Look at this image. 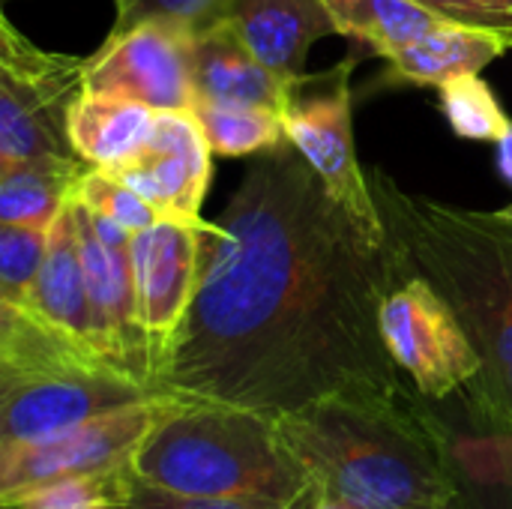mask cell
<instances>
[{
    "label": "cell",
    "mask_w": 512,
    "mask_h": 509,
    "mask_svg": "<svg viewBox=\"0 0 512 509\" xmlns=\"http://www.w3.org/2000/svg\"><path fill=\"white\" fill-rule=\"evenodd\" d=\"M399 282L372 237L285 141L213 219L201 279L153 390L273 420L333 396L408 399L381 303Z\"/></svg>",
    "instance_id": "obj_1"
},
{
    "label": "cell",
    "mask_w": 512,
    "mask_h": 509,
    "mask_svg": "<svg viewBox=\"0 0 512 509\" xmlns=\"http://www.w3.org/2000/svg\"><path fill=\"white\" fill-rule=\"evenodd\" d=\"M369 186L399 279H426L483 357V372L462 390L468 414L512 432V222L405 192L381 168L369 171Z\"/></svg>",
    "instance_id": "obj_2"
},
{
    "label": "cell",
    "mask_w": 512,
    "mask_h": 509,
    "mask_svg": "<svg viewBox=\"0 0 512 509\" xmlns=\"http://www.w3.org/2000/svg\"><path fill=\"white\" fill-rule=\"evenodd\" d=\"M285 450L330 501L354 509H450L459 486L426 399L333 396L276 420Z\"/></svg>",
    "instance_id": "obj_3"
},
{
    "label": "cell",
    "mask_w": 512,
    "mask_h": 509,
    "mask_svg": "<svg viewBox=\"0 0 512 509\" xmlns=\"http://www.w3.org/2000/svg\"><path fill=\"white\" fill-rule=\"evenodd\" d=\"M132 474L180 495L291 504L312 483L258 411L180 402L135 450Z\"/></svg>",
    "instance_id": "obj_4"
},
{
    "label": "cell",
    "mask_w": 512,
    "mask_h": 509,
    "mask_svg": "<svg viewBox=\"0 0 512 509\" xmlns=\"http://www.w3.org/2000/svg\"><path fill=\"white\" fill-rule=\"evenodd\" d=\"M87 57L42 51L0 18V168L63 156L81 159L69 141V114L84 93Z\"/></svg>",
    "instance_id": "obj_5"
},
{
    "label": "cell",
    "mask_w": 512,
    "mask_h": 509,
    "mask_svg": "<svg viewBox=\"0 0 512 509\" xmlns=\"http://www.w3.org/2000/svg\"><path fill=\"white\" fill-rule=\"evenodd\" d=\"M357 54L345 57L327 72L297 75L285 87L282 120L288 141L318 171L327 192L360 222L372 237L387 240L384 219L378 213L369 174H363L354 153L351 129V72Z\"/></svg>",
    "instance_id": "obj_6"
},
{
    "label": "cell",
    "mask_w": 512,
    "mask_h": 509,
    "mask_svg": "<svg viewBox=\"0 0 512 509\" xmlns=\"http://www.w3.org/2000/svg\"><path fill=\"white\" fill-rule=\"evenodd\" d=\"M180 402L183 399L159 393L42 441L0 444V504L9 507L21 495L57 480L108 474L129 465L141 441Z\"/></svg>",
    "instance_id": "obj_7"
},
{
    "label": "cell",
    "mask_w": 512,
    "mask_h": 509,
    "mask_svg": "<svg viewBox=\"0 0 512 509\" xmlns=\"http://www.w3.org/2000/svg\"><path fill=\"white\" fill-rule=\"evenodd\" d=\"M384 342L426 402H444L483 372V357L453 306L420 276H402L381 303Z\"/></svg>",
    "instance_id": "obj_8"
},
{
    "label": "cell",
    "mask_w": 512,
    "mask_h": 509,
    "mask_svg": "<svg viewBox=\"0 0 512 509\" xmlns=\"http://www.w3.org/2000/svg\"><path fill=\"white\" fill-rule=\"evenodd\" d=\"M72 219L78 231L99 354L117 372L153 390L150 351L138 321V297H135V276H132V234L114 225L111 219L93 213L75 195H72Z\"/></svg>",
    "instance_id": "obj_9"
},
{
    "label": "cell",
    "mask_w": 512,
    "mask_h": 509,
    "mask_svg": "<svg viewBox=\"0 0 512 509\" xmlns=\"http://www.w3.org/2000/svg\"><path fill=\"white\" fill-rule=\"evenodd\" d=\"M150 396L159 393L108 369L0 375V444L42 441Z\"/></svg>",
    "instance_id": "obj_10"
},
{
    "label": "cell",
    "mask_w": 512,
    "mask_h": 509,
    "mask_svg": "<svg viewBox=\"0 0 512 509\" xmlns=\"http://www.w3.org/2000/svg\"><path fill=\"white\" fill-rule=\"evenodd\" d=\"M195 33L168 21H144L108 36L84 66V90L114 93L153 111H192Z\"/></svg>",
    "instance_id": "obj_11"
},
{
    "label": "cell",
    "mask_w": 512,
    "mask_h": 509,
    "mask_svg": "<svg viewBox=\"0 0 512 509\" xmlns=\"http://www.w3.org/2000/svg\"><path fill=\"white\" fill-rule=\"evenodd\" d=\"M213 222L156 219L132 234V276L138 297V321L150 351V372L165 360V351L180 330L204 264V240Z\"/></svg>",
    "instance_id": "obj_12"
},
{
    "label": "cell",
    "mask_w": 512,
    "mask_h": 509,
    "mask_svg": "<svg viewBox=\"0 0 512 509\" xmlns=\"http://www.w3.org/2000/svg\"><path fill=\"white\" fill-rule=\"evenodd\" d=\"M210 141L192 111H156L150 138L111 171L132 186L162 219L204 222L201 201L210 186Z\"/></svg>",
    "instance_id": "obj_13"
},
{
    "label": "cell",
    "mask_w": 512,
    "mask_h": 509,
    "mask_svg": "<svg viewBox=\"0 0 512 509\" xmlns=\"http://www.w3.org/2000/svg\"><path fill=\"white\" fill-rule=\"evenodd\" d=\"M21 309H27L33 318H39L45 327H51L54 333L69 339L75 348H81L93 360L111 366L99 354L96 333H93L81 246H78V231H75V219H72V201L51 225V243H48L45 264H42L27 300L21 303Z\"/></svg>",
    "instance_id": "obj_14"
},
{
    "label": "cell",
    "mask_w": 512,
    "mask_h": 509,
    "mask_svg": "<svg viewBox=\"0 0 512 509\" xmlns=\"http://www.w3.org/2000/svg\"><path fill=\"white\" fill-rule=\"evenodd\" d=\"M225 18L249 51L285 81L303 75L312 42L339 33L327 0H234Z\"/></svg>",
    "instance_id": "obj_15"
},
{
    "label": "cell",
    "mask_w": 512,
    "mask_h": 509,
    "mask_svg": "<svg viewBox=\"0 0 512 509\" xmlns=\"http://www.w3.org/2000/svg\"><path fill=\"white\" fill-rule=\"evenodd\" d=\"M195 105H258L282 114L288 81L270 72L243 42L237 27L222 18L195 36L192 51Z\"/></svg>",
    "instance_id": "obj_16"
},
{
    "label": "cell",
    "mask_w": 512,
    "mask_h": 509,
    "mask_svg": "<svg viewBox=\"0 0 512 509\" xmlns=\"http://www.w3.org/2000/svg\"><path fill=\"white\" fill-rule=\"evenodd\" d=\"M510 48L512 36L501 30L465 21H444L435 30H429L420 42L408 45L405 51L387 60V81L441 87L450 78L483 72Z\"/></svg>",
    "instance_id": "obj_17"
},
{
    "label": "cell",
    "mask_w": 512,
    "mask_h": 509,
    "mask_svg": "<svg viewBox=\"0 0 512 509\" xmlns=\"http://www.w3.org/2000/svg\"><path fill=\"white\" fill-rule=\"evenodd\" d=\"M441 420L444 450L468 509H512V432L492 429L468 414V423Z\"/></svg>",
    "instance_id": "obj_18"
},
{
    "label": "cell",
    "mask_w": 512,
    "mask_h": 509,
    "mask_svg": "<svg viewBox=\"0 0 512 509\" xmlns=\"http://www.w3.org/2000/svg\"><path fill=\"white\" fill-rule=\"evenodd\" d=\"M156 111L144 102L84 90L69 114V141L93 168H114L144 147Z\"/></svg>",
    "instance_id": "obj_19"
},
{
    "label": "cell",
    "mask_w": 512,
    "mask_h": 509,
    "mask_svg": "<svg viewBox=\"0 0 512 509\" xmlns=\"http://www.w3.org/2000/svg\"><path fill=\"white\" fill-rule=\"evenodd\" d=\"M84 159L45 156L0 168V222L51 228L75 195Z\"/></svg>",
    "instance_id": "obj_20"
},
{
    "label": "cell",
    "mask_w": 512,
    "mask_h": 509,
    "mask_svg": "<svg viewBox=\"0 0 512 509\" xmlns=\"http://www.w3.org/2000/svg\"><path fill=\"white\" fill-rule=\"evenodd\" d=\"M339 36H351L381 54L396 57L429 30L450 21L417 0H327Z\"/></svg>",
    "instance_id": "obj_21"
},
{
    "label": "cell",
    "mask_w": 512,
    "mask_h": 509,
    "mask_svg": "<svg viewBox=\"0 0 512 509\" xmlns=\"http://www.w3.org/2000/svg\"><path fill=\"white\" fill-rule=\"evenodd\" d=\"M192 114L198 117L216 156H258L288 141L285 120L273 108L198 102Z\"/></svg>",
    "instance_id": "obj_22"
},
{
    "label": "cell",
    "mask_w": 512,
    "mask_h": 509,
    "mask_svg": "<svg viewBox=\"0 0 512 509\" xmlns=\"http://www.w3.org/2000/svg\"><path fill=\"white\" fill-rule=\"evenodd\" d=\"M438 93H441V108H444L453 132L462 138L498 144L512 129L507 111L501 108L492 87L480 78V72L450 78L438 87Z\"/></svg>",
    "instance_id": "obj_23"
},
{
    "label": "cell",
    "mask_w": 512,
    "mask_h": 509,
    "mask_svg": "<svg viewBox=\"0 0 512 509\" xmlns=\"http://www.w3.org/2000/svg\"><path fill=\"white\" fill-rule=\"evenodd\" d=\"M51 228L0 222V303L21 306L45 264Z\"/></svg>",
    "instance_id": "obj_24"
},
{
    "label": "cell",
    "mask_w": 512,
    "mask_h": 509,
    "mask_svg": "<svg viewBox=\"0 0 512 509\" xmlns=\"http://www.w3.org/2000/svg\"><path fill=\"white\" fill-rule=\"evenodd\" d=\"M75 198L81 204H87L93 213L111 219L114 225L126 228L129 234L144 231L147 225H153L156 219H162L132 186H126L120 177H114L105 168H87L75 186Z\"/></svg>",
    "instance_id": "obj_25"
},
{
    "label": "cell",
    "mask_w": 512,
    "mask_h": 509,
    "mask_svg": "<svg viewBox=\"0 0 512 509\" xmlns=\"http://www.w3.org/2000/svg\"><path fill=\"white\" fill-rule=\"evenodd\" d=\"M234 0H114L117 15L108 36L126 33L144 21H168L192 30L195 36L225 18Z\"/></svg>",
    "instance_id": "obj_26"
},
{
    "label": "cell",
    "mask_w": 512,
    "mask_h": 509,
    "mask_svg": "<svg viewBox=\"0 0 512 509\" xmlns=\"http://www.w3.org/2000/svg\"><path fill=\"white\" fill-rule=\"evenodd\" d=\"M123 468L108 471V474L57 480L51 486H42V489L21 495L15 504L3 509H114Z\"/></svg>",
    "instance_id": "obj_27"
},
{
    "label": "cell",
    "mask_w": 512,
    "mask_h": 509,
    "mask_svg": "<svg viewBox=\"0 0 512 509\" xmlns=\"http://www.w3.org/2000/svg\"><path fill=\"white\" fill-rule=\"evenodd\" d=\"M288 504L264 501V498H204V495H180L159 489L132 474L126 465L120 474L117 504L114 509H285Z\"/></svg>",
    "instance_id": "obj_28"
},
{
    "label": "cell",
    "mask_w": 512,
    "mask_h": 509,
    "mask_svg": "<svg viewBox=\"0 0 512 509\" xmlns=\"http://www.w3.org/2000/svg\"><path fill=\"white\" fill-rule=\"evenodd\" d=\"M426 9L477 27H492L512 36V0H417Z\"/></svg>",
    "instance_id": "obj_29"
},
{
    "label": "cell",
    "mask_w": 512,
    "mask_h": 509,
    "mask_svg": "<svg viewBox=\"0 0 512 509\" xmlns=\"http://www.w3.org/2000/svg\"><path fill=\"white\" fill-rule=\"evenodd\" d=\"M498 165H501V171H504V177L512 183V129L498 141ZM498 216L501 219H507L512 222V204L510 207H504V210H498Z\"/></svg>",
    "instance_id": "obj_30"
},
{
    "label": "cell",
    "mask_w": 512,
    "mask_h": 509,
    "mask_svg": "<svg viewBox=\"0 0 512 509\" xmlns=\"http://www.w3.org/2000/svg\"><path fill=\"white\" fill-rule=\"evenodd\" d=\"M318 504H321V492L315 486H309L306 492H300L285 509H318Z\"/></svg>",
    "instance_id": "obj_31"
},
{
    "label": "cell",
    "mask_w": 512,
    "mask_h": 509,
    "mask_svg": "<svg viewBox=\"0 0 512 509\" xmlns=\"http://www.w3.org/2000/svg\"><path fill=\"white\" fill-rule=\"evenodd\" d=\"M318 509H354V507H348V504H342V501H330V498H324V495H321V504H318Z\"/></svg>",
    "instance_id": "obj_32"
},
{
    "label": "cell",
    "mask_w": 512,
    "mask_h": 509,
    "mask_svg": "<svg viewBox=\"0 0 512 509\" xmlns=\"http://www.w3.org/2000/svg\"><path fill=\"white\" fill-rule=\"evenodd\" d=\"M450 509H468V504H465V498H462V492H459V498L453 501V507Z\"/></svg>",
    "instance_id": "obj_33"
}]
</instances>
